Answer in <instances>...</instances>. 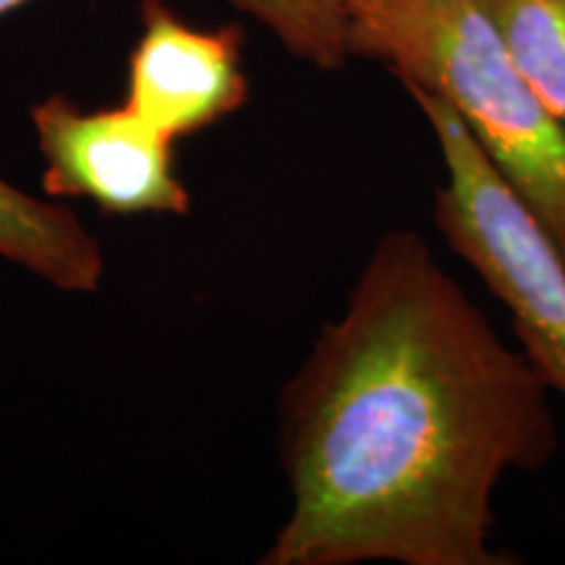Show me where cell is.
<instances>
[{
	"label": "cell",
	"mask_w": 565,
	"mask_h": 565,
	"mask_svg": "<svg viewBox=\"0 0 565 565\" xmlns=\"http://www.w3.org/2000/svg\"><path fill=\"white\" fill-rule=\"evenodd\" d=\"M242 45L238 26L196 30L162 0H145L124 105L173 141L223 121L249 97Z\"/></svg>",
	"instance_id": "5b68a950"
},
{
	"label": "cell",
	"mask_w": 565,
	"mask_h": 565,
	"mask_svg": "<svg viewBox=\"0 0 565 565\" xmlns=\"http://www.w3.org/2000/svg\"><path fill=\"white\" fill-rule=\"evenodd\" d=\"M550 387L412 231L374 246L282 406L265 565H505L492 494L555 456Z\"/></svg>",
	"instance_id": "6da1fadb"
},
{
	"label": "cell",
	"mask_w": 565,
	"mask_h": 565,
	"mask_svg": "<svg viewBox=\"0 0 565 565\" xmlns=\"http://www.w3.org/2000/svg\"><path fill=\"white\" fill-rule=\"evenodd\" d=\"M26 0H0V17H6V13L17 11L19 6H24Z\"/></svg>",
	"instance_id": "9c48e42d"
},
{
	"label": "cell",
	"mask_w": 565,
	"mask_h": 565,
	"mask_svg": "<svg viewBox=\"0 0 565 565\" xmlns=\"http://www.w3.org/2000/svg\"><path fill=\"white\" fill-rule=\"evenodd\" d=\"M45 154V192L82 196L113 215L189 212V192L173 168V139L129 105L84 110L53 95L32 108Z\"/></svg>",
	"instance_id": "277c9868"
},
{
	"label": "cell",
	"mask_w": 565,
	"mask_h": 565,
	"mask_svg": "<svg viewBox=\"0 0 565 565\" xmlns=\"http://www.w3.org/2000/svg\"><path fill=\"white\" fill-rule=\"evenodd\" d=\"M0 254L66 291H95L103 278L97 238L74 212L34 200L0 179Z\"/></svg>",
	"instance_id": "8992f818"
},
{
	"label": "cell",
	"mask_w": 565,
	"mask_h": 565,
	"mask_svg": "<svg viewBox=\"0 0 565 565\" xmlns=\"http://www.w3.org/2000/svg\"><path fill=\"white\" fill-rule=\"evenodd\" d=\"M515 68L565 126V0H479Z\"/></svg>",
	"instance_id": "52a82bcc"
},
{
	"label": "cell",
	"mask_w": 565,
	"mask_h": 565,
	"mask_svg": "<svg viewBox=\"0 0 565 565\" xmlns=\"http://www.w3.org/2000/svg\"><path fill=\"white\" fill-rule=\"evenodd\" d=\"M349 47L448 103L565 257V126L479 0H349Z\"/></svg>",
	"instance_id": "7a4b0ae2"
},
{
	"label": "cell",
	"mask_w": 565,
	"mask_h": 565,
	"mask_svg": "<svg viewBox=\"0 0 565 565\" xmlns=\"http://www.w3.org/2000/svg\"><path fill=\"white\" fill-rule=\"evenodd\" d=\"M406 92L427 118L445 168L435 192L437 231L505 303L521 351L565 398V257L458 113L429 92Z\"/></svg>",
	"instance_id": "3957f363"
},
{
	"label": "cell",
	"mask_w": 565,
	"mask_h": 565,
	"mask_svg": "<svg viewBox=\"0 0 565 565\" xmlns=\"http://www.w3.org/2000/svg\"><path fill=\"white\" fill-rule=\"evenodd\" d=\"M270 30L294 58L338 71L351 58L349 0H228Z\"/></svg>",
	"instance_id": "ba28073f"
}]
</instances>
